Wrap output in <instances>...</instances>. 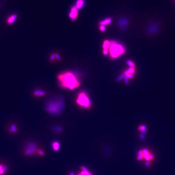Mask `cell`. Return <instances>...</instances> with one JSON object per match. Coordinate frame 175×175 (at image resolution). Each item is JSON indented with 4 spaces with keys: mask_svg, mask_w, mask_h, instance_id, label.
<instances>
[{
    "mask_svg": "<svg viewBox=\"0 0 175 175\" xmlns=\"http://www.w3.org/2000/svg\"><path fill=\"white\" fill-rule=\"evenodd\" d=\"M58 84L61 88L73 90L80 86V81L78 77L73 73L67 71L61 73L57 77Z\"/></svg>",
    "mask_w": 175,
    "mask_h": 175,
    "instance_id": "1",
    "label": "cell"
},
{
    "mask_svg": "<svg viewBox=\"0 0 175 175\" xmlns=\"http://www.w3.org/2000/svg\"><path fill=\"white\" fill-rule=\"evenodd\" d=\"M63 107V100L61 98L55 99L48 102L46 104V108L48 113L58 114L61 113Z\"/></svg>",
    "mask_w": 175,
    "mask_h": 175,
    "instance_id": "2",
    "label": "cell"
},
{
    "mask_svg": "<svg viewBox=\"0 0 175 175\" xmlns=\"http://www.w3.org/2000/svg\"><path fill=\"white\" fill-rule=\"evenodd\" d=\"M109 47L110 56L111 58H118L125 52L124 47L122 45L119 44L115 41L110 42Z\"/></svg>",
    "mask_w": 175,
    "mask_h": 175,
    "instance_id": "3",
    "label": "cell"
},
{
    "mask_svg": "<svg viewBox=\"0 0 175 175\" xmlns=\"http://www.w3.org/2000/svg\"><path fill=\"white\" fill-rule=\"evenodd\" d=\"M137 158L138 161H144L146 166H149L154 160V156L148 150L144 149L139 152Z\"/></svg>",
    "mask_w": 175,
    "mask_h": 175,
    "instance_id": "4",
    "label": "cell"
},
{
    "mask_svg": "<svg viewBox=\"0 0 175 175\" xmlns=\"http://www.w3.org/2000/svg\"><path fill=\"white\" fill-rule=\"evenodd\" d=\"M76 103L79 106L85 109H89L91 107V100L85 92H81L78 94Z\"/></svg>",
    "mask_w": 175,
    "mask_h": 175,
    "instance_id": "5",
    "label": "cell"
},
{
    "mask_svg": "<svg viewBox=\"0 0 175 175\" xmlns=\"http://www.w3.org/2000/svg\"><path fill=\"white\" fill-rule=\"evenodd\" d=\"M37 146L36 144L30 143L26 145L24 150V153L26 155H32L36 153L37 150Z\"/></svg>",
    "mask_w": 175,
    "mask_h": 175,
    "instance_id": "6",
    "label": "cell"
},
{
    "mask_svg": "<svg viewBox=\"0 0 175 175\" xmlns=\"http://www.w3.org/2000/svg\"><path fill=\"white\" fill-rule=\"evenodd\" d=\"M78 11L76 7H73L71 9V12L69 14V17L71 18L72 20H75L78 17Z\"/></svg>",
    "mask_w": 175,
    "mask_h": 175,
    "instance_id": "7",
    "label": "cell"
},
{
    "mask_svg": "<svg viewBox=\"0 0 175 175\" xmlns=\"http://www.w3.org/2000/svg\"><path fill=\"white\" fill-rule=\"evenodd\" d=\"M47 93L46 91L40 90H36L33 92V96L36 97H40L45 96Z\"/></svg>",
    "mask_w": 175,
    "mask_h": 175,
    "instance_id": "8",
    "label": "cell"
},
{
    "mask_svg": "<svg viewBox=\"0 0 175 175\" xmlns=\"http://www.w3.org/2000/svg\"><path fill=\"white\" fill-rule=\"evenodd\" d=\"M17 17V15L16 14H14L11 15L8 17L7 20V23L8 25H11L15 22Z\"/></svg>",
    "mask_w": 175,
    "mask_h": 175,
    "instance_id": "9",
    "label": "cell"
},
{
    "mask_svg": "<svg viewBox=\"0 0 175 175\" xmlns=\"http://www.w3.org/2000/svg\"><path fill=\"white\" fill-rule=\"evenodd\" d=\"M7 167L3 164L0 163V175H5L7 170Z\"/></svg>",
    "mask_w": 175,
    "mask_h": 175,
    "instance_id": "10",
    "label": "cell"
},
{
    "mask_svg": "<svg viewBox=\"0 0 175 175\" xmlns=\"http://www.w3.org/2000/svg\"><path fill=\"white\" fill-rule=\"evenodd\" d=\"M8 130L9 131V133H11V134H16L18 131V129H17L16 125L13 124L11 125L9 128V129Z\"/></svg>",
    "mask_w": 175,
    "mask_h": 175,
    "instance_id": "11",
    "label": "cell"
},
{
    "mask_svg": "<svg viewBox=\"0 0 175 175\" xmlns=\"http://www.w3.org/2000/svg\"><path fill=\"white\" fill-rule=\"evenodd\" d=\"M81 169L82 171L78 175H92L91 173L88 171L85 167L82 166L81 167Z\"/></svg>",
    "mask_w": 175,
    "mask_h": 175,
    "instance_id": "12",
    "label": "cell"
},
{
    "mask_svg": "<svg viewBox=\"0 0 175 175\" xmlns=\"http://www.w3.org/2000/svg\"><path fill=\"white\" fill-rule=\"evenodd\" d=\"M60 147V144L58 142H54L52 143V147L53 149L55 151H57L59 150Z\"/></svg>",
    "mask_w": 175,
    "mask_h": 175,
    "instance_id": "13",
    "label": "cell"
},
{
    "mask_svg": "<svg viewBox=\"0 0 175 175\" xmlns=\"http://www.w3.org/2000/svg\"><path fill=\"white\" fill-rule=\"evenodd\" d=\"M84 5V0H78L77 2L76 7L77 9H80Z\"/></svg>",
    "mask_w": 175,
    "mask_h": 175,
    "instance_id": "14",
    "label": "cell"
},
{
    "mask_svg": "<svg viewBox=\"0 0 175 175\" xmlns=\"http://www.w3.org/2000/svg\"><path fill=\"white\" fill-rule=\"evenodd\" d=\"M112 22V19L109 18L106 19L105 20L101 22L100 23V25H103V26H105V25H109Z\"/></svg>",
    "mask_w": 175,
    "mask_h": 175,
    "instance_id": "15",
    "label": "cell"
},
{
    "mask_svg": "<svg viewBox=\"0 0 175 175\" xmlns=\"http://www.w3.org/2000/svg\"><path fill=\"white\" fill-rule=\"evenodd\" d=\"M110 45V42L108 40L105 41L103 45V49H108Z\"/></svg>",
    "mask_w": 175,
    "mask_h": 175,
    "instance_id": "16",
    "label": "cell"
},
{
    "mask_svg": "<svg viewBox=\"0 0 175 175\" xmlns=\"http://www.w3.org/2000/svg\"><path fill=\"white\" fill-rule=\"evenodd\" d=\"M36 153L38 154V155H39V156H41V157L44 156L45 155L44 152L43 151L40 149H37Z\"/></svg>",
    "mask_w": 175,
    "mask_h": 175,
    "instance_id": "17",
    "label": "cell"
},
{
    "mask_svg": "<svg viewBox=\"0 0 175 175\" xmlns=\"http://www.w3.org/2000/svg\"><path fill=\"white\" fill-rule=\"evenodd\" d=\"M55 55L52 54V55L51 57H50V61L53 62L55 58Z\"/></svg>",
    "mask_w": 175,
    "mask_h": 175,
    "instance_id": "18",
    "label": "cell"
},
{
    "mask_svg": "<svg viewBox=\"0 0 175 175\" xmlns=\"http://www.w3.org/2000/svg\"><path fill=\"white\" fill-rule=\"evenodd\" d=\"M100 29L102 31H104L105 30V26H103V25H101L100 27Z\"/></svg>",
    "mask_w": 175,
    "mask_h": 175,
    "instance_id": "19",
    "label": "cell"
},
{
    "mask_svg": "<svg viewBox=\"0 0 175 175\" xmlns=\"http://www.w3.org/2000/svg\"><path fill=\"white\" fill-rule=\"evenodd\" d=\"M108 53V49H103V54H104L105 55H107Z\"/></svg>",
    "mask_w": 175,
    "mask_h": 175,
    "instance_id": "20",
    "label": "cell"
},
{
    "mask_svg": "<svg viewBox=\"0 0 175 175\" xmlns=\"http://www.w3.org/2000/svg\"><path fill=\"white\" fill-rule=\"evenodd\" d=\"M128 64L131 67H133L134 66V63H133V62H132L128 61Z\"/></svg>",
    "mask_w": 175,
    "mask_h": 175,
    "instance_id": "21",
    "label": "cell"
},
{
    "mask_svg": "<svg viewBox=\"0 0 175 175\" xmlns=\"http://www.w3.org/2000/svg\"><path fill=\"white\" fill-rule=\"evenodd\" d=\"M55 57H56V58H57V59H58V60H60V57H59V56L58 55V54H56Z\"/></svg>",
    "mask_w": 175,
    "mask_h": 175,
    "instance_id": "22",
    "label": "cell"
}]
</instances>
